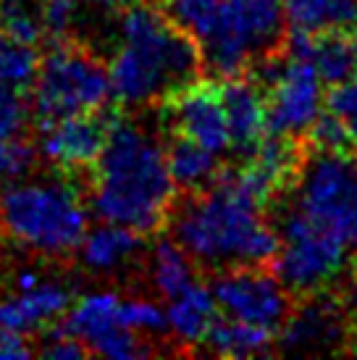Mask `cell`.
Instances as JSON below:
<instances>
[{"label":"cell","instance_id":"6da1fadb","mask_svg":"<svg viewBox=\"0 0 357 360\" xmlns=\"http://www.w3.org/2000/svg\"><path fill=\"white\" fill-rule=\"evenodd\" d=\"M171 237L202 269L273 266L281 240L266 205L228 179L226 169L208 190L187 192L169 216Z\"/></svg>","mask_w":357,"mask_h":360},{"label":"cell","instance_id":"7a4b0ae2","mask_svg":"<svg viewBox=\"0 0 357 360\" xmlns=\"http://www.w3.org/2000/svg\"><path fill=\"white\" fill-rule=\"evenodd\" d=\"M176 184L160 140L134 121L116 116L108 142L92 166L89 205L108 224L152 234L169 224Z\"/></svg>","mask_w":357,"mask_h":360},{"label":"cell","instance_id":"3957f363","mask_svg":"<svg viewBox=\"0 0 357 360\" xmlns=\"http://www.w3.org/2000/svg\"><path fill=\"white\" fill-rule=\"evenodd\" d=\"M121 45L108 63L113 98L152 105L202 77L197 42L150 3H134L119 19Z\"/></svg>","mask_w":357,"mask_h":360},{"label":"cell","instance_id":"277c9868","mask_svg":"<svg viewBox=\"0 0 357 360\" xmlns=\"http://www.w3.org/2000/svg\"><path fill=\"white\" fill-rule=\"evenodd\" d=\"M273 205L357 255V153L305 148L294 179Z\"/></svg>","mask_w":357,"mask_h":360},{"label":"cell","instance_id":"5b68a950","mask_svg":"<svg viewBox=\"0 0 357 360\" xmlns=\"http://www.w3.org/2000/svg\"><path fill=\"white\" fill-rule=\"evenodd\" d=\"M0 229L32 252L66 255L87 234V208L66 181H6Z\"/></svg>","mask_w":357,"mask_h":360},{"label":"cell","instance_id":"8992f818","mask_svg":"<svg viewBox=\"0 0 357 360\" xmlns=\"http://www.w3.org/2000/svg\"><path fill=\"white\" fill-rule=\"evenodd\" d=\"M289 24L284 0H223L221 16L200 42L202 69L219 79L245 77L287 53Z\"/></svg>","mask_w":357,"mask_h":360},{"label":"cell","instance_id":"52a82bcc","mask_svg":"<svg viewBox=\"0 0 357 360\" xmlns=\"http://www.w3.org/2000/svg\"><path fill=\"white\" fill-rule=\"evenodd\" d=\"M32 92V116L40 127L66 116L105 108L113 98L108 69L87 48L56 42L40 60Z\"/></svg>","mask_w":357,"mask_h":360},{"label":"cell","instance_id":"ba28073f","mask_svg":"<svg viewBox=\"0 0 357 360\" xmlns=\"http://www.w3.org/2000/svg\"><path fill=\"white\" fill-rule=\"evenodd\" d=\"M266 92L268 131L305 140L313 124L326 108L323 79L302 56L284 53L255 69Z\"/></svg>","mask_w":357,"mask_h":360},{"label":"cell","instance_id":"9c48e42d","mask_svg":"<svg viewBox=\"0 0 357 360\" xmlns=\"http://www.w3.org/2000/svg\"><path fill=\"white\" fill-rule=\"evenodd\" d=\"M219 313L278 331L292 313L294 295L281 284L273 266H237L216 271L210 284Z\"/></svg>","mask_w":357,"mask_h":360},{"label":"cell","instance_id":"30bf717a","mask_svg":"<svg viewBox=\"0 0 357 360\" xmlns=\"http://www.w3.org/2000/svg\"><path fill=\"white\" fill-rule=\"evenodd\" d=\"M349 313L344 302L323 292L302 295L292 305L289 319L276 337L281 352H326L339 350L349 340Z\"/></svg>","mask_w":357,"mask_h":360},{"label":"cell","instance_id":"8fae6325","mask_svg":"<svg viewBox=\"0 0 357 360\" xmlns=\"http://www.w3.org/2000/svg\"><path fill=\"white\" fill-rule=\"evenodd\" d=\"M116 116H119L116 110L98 108L45 124L37 153L63 171L95 166V160L100 158V153L108 142Z\"/></svg>","mask_w":357,"mask_h":360},{"label":"cell","instance_id":"7c38bea8","mask_svg":"<svg viewBox=\"0 0 357 360\" xmlns=\"http://www.w3.org/2000/svg\"><path fill=\"white\" fill-rule=\"evenodd\" d=\"M163 108L174 134H184L219 155L231 148L226 113H223L221 90L216 82H192L169 95L163 101Z\"/></svg>","mask_w":357,"mask_h":360},{"label":"cell","instance_id":"4fadbf2b","mask_svg":"<svg viewBox=\"0 0 357 360\" xmlns=\"http://www.w3.org/2000/svg\"><path fill=\"white\" fill-rule=\"evenodd\" d=\"M219 90L223 113H226L231 150L239 153L242 158H247L268 131L266 92L258 82H249L247 74L221 79Z\"/></svg>","mask_w":357,"mask_h":360},{"label":"cell","instance_id":"5bb4252c","mask_svg":"<svg viewBox=\"0 0 357 360\" xmlns=\"http://www.w3.org/2000/svg\"><path fill=\"white\" fill-rule=\"evenodd\" d=\"M287 53L308 58L328 87H339L357 74V51L347 30H326L316 34L289 32Z\"/></svg>","mask_w":357,"mask_h":360},{"label":"cell","instance_id":"9a60e30c","mask_svg":"<svg viewBox=\"0 0 357 360\" xmlns=\"http://www.w3.org/2000/svg\"><path fill=\"white\" fill-rule=\"evenodd\" d=\"M71 305V295L60 284H37L24 290L19 297L0 302V329L3 331H34L63 316Z\"/></svg>","mask_w":357,"mask_h":360},{"label":"cell","instance_id":"2e32d148","mask_svg":"<svg viewBox=\"0 0 357 360\" xmlns=\"http://www.w3.org/2000/svg\"><path fill=\"white\" fill-rule=\"evenodd\" d=\"M166 316H169V334L181 347L189 350L200 342H205L208 329L219 319V305H216L213 290L195 281L181 295L171 297Z\"/></svg>","mask_w":357,"mask_h":360},{"label":"cell","instance_id":"e0dca14e","mask_svg":"<svg viewBox=\"0 0 357 360\" xmlns=\"http://www.w3.org/2000/svg\"><path fill=\"white\" fill-rule=\"evenodd\" d=\"M169 171L174 176V184L184 192H200L208 190L210 184H216L223 174L219 153L202 148L200 142L189 140L184 134H174L166 150Z\"/></svg>","mask_w":357,"mask_h":360},{"label":"cell","instance_id":"ac0fdd59","mask_svg":"<svg viewBox=\"0 0 357 360\" xmlns=\"http://www.w3.org/2000/svg\"><path fill=\"white\" fill-rule=\"evenodd\" d=\"M142 245L145 240L137 229L105 221L103 226L84 234L79 245V258L92 271H113L129 263L131 258H137Z\"/></svg>","mask_w":357,"mask_h":360},{"label":"cell","instance_id":"d6986e66","mask_svg":"<svg viewBox=\"0 0 357 360\" xmlns=\"http://www.w3.org/2000/svg\"><path fill=\"white\" fill-rule=\"evenodd\" d=\"M205 345L213 355L221 358H255V355H268L276 345V331L247 323V321L219 316L208 329Z\"/></svg>","mask_w":357,"mask_h":360},{"label":"cell","instance_id":"ffe728a7","mask_svg":"<svg viewBox=\"0 0 357 360\" xmlns=\"http://www.w3.org/2000/svg\"><path fill=\"white\" fill-rule=\"evenodd\" d=\"M284 13L289 32H349L357 24V0H284Z\"/></svg>","mask_w":357,"mask_h":360},{"label":"cell","instance_id":"44dd1931","mask_svg":"<svg viewBox=\"0 0 357 360\" xmlns=\"http://www.w3.org/2000/svg\"><path fill=\"white\" fill-rule=\"evenodd\" d=\"M119 308V295H113V292H95V295H87L79 302L69 305V310L63 313V323H58V329L71 334V337H77L84 345H89L92 340H98L103 331H108L110 326L121 323Z\"/></svg>","mask_w":357,"mask_h":360},{"label":"cell","instance_id":"7402d4cb","mask_svg":"<svg viewBox=\"0 0 357 360\" xmlns=\"http://www.w3.org/2000/svg\"><path fill=\"white\" fill-rule=\"evenodd\" d=\"M195 260L189 258V252L178 245L174 237H163L155 242L152 248V258H150V279L155 284V290L171 300L181 292L195 284Z\"/></svg>","mask_w":357,"mask_h":360},{"label":"cell","instance_id":"603a6c76","mask_svg":"<svg viewBox=\"0 0 357 360\" xmlns=\"http://www.w3.org/2000/svg\"><path fill=\"white\" fill-rule=\"evenodd\" d=\"M163 13L176 24L181 32H187L192 40L202 42L216 27L221 16L223 0H160Z\"/></svg>","mask_w":357,"mask_h":360},{"label":"cell","instance_id":"cb8c5ba5","mask_svg":"<svg viewBox=\"0 0 357 360\" xmlns=\"http://www.w3.org/2000/svg\"><path fill=\"white\" fill-rule=\"evenodd\" d=\"M37 69H40V56L34 45L13 40L0 30V82L16 90H27L34 84Z\"/></svg>","mask_w":357,"mask_h":360},{"label":"cell","instance_id":"d4e9b609","mask_svg":"<svg viewBox=\"0 0 357 360\" xmlns=\"http://www.w3.org/2000/svg\"><path fill=\"white\" fill-rule=\"evenodd\" d=\"M0 30L27 45L45 40V24L37 0H0Z\"/></svg>","mask_w":357,"mask_h":360},{"label":"cell","instance_id":"484cf974","mask_svg":"<svg viewBox=\"0 0 357 360\" xmlns=\"http://www.w3.org/2000/svg\"><path fill=\"white\" fill-rule=\"evenodd\" d=\"M89 355H100V358H113V360H134L142 355H150V347L139 340L137 331L126 329L124 323L110 326L108 331H103L98 340H92L87 345Z\"/></svg>","mask_w":357,"mask_h":360},{"label":"cell","instance_id":"4316f807","mask_svg":"<svg viewBox=\"0 0 357 360\" xmlns=\"http://www.w3.org/2000/svg\"><path fill=\"white\" fill-rule=\"evenodd\" d=\"M30 116L32 108L30 103L21 98V90L0 82V142L24 137Z\"/></svg>","mask_w":357,"mask_h":360},{"label":"cell","instance_id":"83f0119b","mask_svg":"<svg viewBox=\"0 0 357 360\" xmlns=\"http://www.w3.org/2000/svg\"><path fill=\"white\" fill-rule=\"evenodd\" d=\"M119 321L137 334H163L169 331V316L152 300H124L119 308Z\"/></svg>","mask_w":357,"mask_h":360},{"label":"cell","instance_id":"f1b7e54d","mask_svg":"<svg viewBox=\"0 0 357 360\" xmlns=\"http://www.w3.org/2000/svg\"><path fill=\"white\" fill-rule=\"evenodd\" d=\"M326 108L344 124L349 145L357 153V74L344 84L331 87V92L326 95Z\"/></svg>","mask_w":357,"mask_h":360},{"label":"cell","instance_id":"f546056e","mask_svg":"<svg viewBox=\"0 0 357 360\" xmlns=\"http://www.w3.org/2000/svg\"><path fill=\"white\" fill-rule=\"evenodd\" d=\"M37 352H40L42 358H50V360H82L89 355L84 342H79L77 337L66 334V331H60L58 326L50 331L48 340L37 347Z\"/></svg>","mask_w":357,"mask_h":360},{"label":"cell","instance_id":"4dcf8cb0","mask_svg":"<svg viewBox=\"0 0 357 360\" xmlns=\"http://www.w3.org/2000/svg\"><path fill=\"white\" fill-rule=\"evenodd\" d=\"M34 347L30 345L27 334L19 331H8L0 337V360H27L34 355Z\"/></svg>","mask_w":357,"mask_h":360},{"label":"cell","instance_id":"1f68e13d","mask_svg":"<svg viewBox=\"0 0 357 360\" xmlns=\"http://www.w3.org/2000/svg\"><path fill=\"white\" fill-rule=\"evenodd\" d=\"M89 6H98V8H129L134 3H148V0H84Z\"/></svg>","mask_w":357,"mask_h":360},{"label":"cell","instance_id":"d6a6232c","mask_svg":"<svg viewBox=\"0 0 357 360\" xmlns=\"http://www.w3.org/2000/svg\"><path fill=\"white\" fill-rule=\"evenodd\" d=\"M16 284H19V290L24 292V290H32V287H37V284H40V279H37L34 274H21L19 279H16Z\"/></svg>","mask_w":357,"mask_h":360},{"label":"cell","instance_id":"836d02e7","mask_svg":"<svg viewBox=\"0 0 357 360\" xmlns=\"http://www.w3.org/2000/svg\"><path fill=\"white\" fill-rule=\"evenodd\" d=\"M349 34H352V42H355V51H357V24L352 27V30H349Z\"/></svg>","mask_w":357,"mask_h":360},{"label":"cell","instance_id":"e575fe53","mask_svg":"<svg viewBox=\"0 0 357 360\" xmlns=\"http://www.w3.org/2000/svg\"><path fill=\"white\" fill-rule=\"evenodd\" d=\"M3 334H8V331H3V329H0V337H3Z\"/></svg>","mask_w":357,"mask_h":360},{"label":"cell","instance_id":"d590c367","mask_svg":"<svg viewBox=\"0 0 357 360\" xmlns=\"http://www.w3.org/2000/svg\"><path fill=\"white\" fill-rule=\"evenodd\" d=\"M355 350H357V347H355Z\"/></svg>","mask_w":357,"mask_h":360}]
</instances>
